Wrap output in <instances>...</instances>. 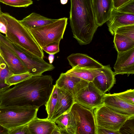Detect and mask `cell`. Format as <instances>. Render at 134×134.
<instances>
[{
    "label": "cell",
    "mask_w": 134,
    "mask_h": 134,
    "mask_svg": "<svg viewBox=\"0 0 134 134\" xmlns=\"http://www.w3.org/2000/svg\"><path fill=\"white\" fill-rule=\"evenodd\" d=\"M50 75L33 76L15 85L0 95V107L26 106L39 108L45 105L54 85Z\"/></svg>",
    "instance_id": "cell-1"
},
{
    "label": "cell",
    "mask_w": 134,
    "mask_h": 134,
    "mask_svg": "<svg viewBox=\"0 0 134 134\" xmlns=\"http://www.w3.org/2000/svg\"><path fill=\"white\" fill-rule=\"evenodd\" d=\"M70 23L73 37L80 45L91 42L99 26L93 11L92 0H70Z\"/></svg>",
    "instance_id": "cell-2"
},
{
    "label": "cell",
    "mask_w": 134,
    "mask_h": 134,
    "mask_svg": "<svg viewBox=\"0 0 134 134\" xmlns=\"http://www.w3.org/2000/svg\"><path fill=\"white\" fill-rule=\"evenodd\" d=\"M1 14L7 22V38L29 55L43 59V50L19 20L8 13L2 12Z\"/></svg>",
    "instance_id": "cell-3"
},
{
    "label": "cell",
    "mask_w": 134,
    "mask_h": 134,
    "mask_svg": "<svg viewBox=\"0 0 134 134\" xmlns=\"http://www.w3.org/2000/svg\"><path fill=\"white\" fill-rule=\"evenodd\" d=\"M39 108L18 105L0 107V124L9 131L27 124L37 116Z\"/></svg>",
    "instance_id": "cell-4"
},
{
    "label": "cell",
    "mask_w": 134,
    "mask_h": 134,
    "mask_svg": "<svg viewBox=\"0 0 134 134\" xmlns=\"http://www.w3.org/2000/svg\"><path fill=\"white\" fill-rule=\"evenodd\" d=\"M68 19H58L52 23L35 28L27 29L39 46L42 48L50 43L60 42L63 39Z\"/></svg>",
    "instance_id": "cell-5"
},
{
    "label": "cell",
    "mask_w": 134,
    "mask_h": 134,
    "mask_svg": "<svg viewBox=\"0 0 134 134\" xmlns=\"http://www.w3.org/2000/svg\"><path fill=\"white\" fill-rule=\"evenodd\" d=\"M93 112L97 127L116 131H119L126 121L134 116L119 113L103 105Z\"/></svg>",
    "instance_id": "cell-6"
},
{
    "label": "cell",
    "mask_w": 134,
    "mask_h": 134,
    "mask_svg": "<svg viewBox=\"0 0 134 134\" xmlns=\"http://www.w3.org/2000/svg\"><path fill=\"white\" fill-rule=\"evenodd\" d=\"M75 123L76 134H96L93 110L75 102L70 110Z\"/></svg>",
    "instance_id": "cell-7"
},
{
    "label": "cell",
    "mask_w": 134,
    "mask_h": 134,
    "mask_svg": "<svg viewBox=\"0 0 134 134\" xmlns=\"http://www.w3.org/2000/svg\"><path fill=\"white\" fill-rule=\"evenodd\" d=\"M104 94L90 82L77 93L74 100L85 108L93 110L103 105Z\"/></svg>",
    "instance_id": "cell-8"
},
{
    "label": "cell",
    "mask_w": 134,
    "mask_h": 134,
    "mask_svg": "<svg viewBox=\"0 0 134 134\" xmlns=\"http://www.w3.org/2000/svg\"><path fill=\"white\" fill-rule=\"evenodd\" d=\"M114 35V46L117 52L126 51L134 47V25L117 28Z\"/></svg>",
    "instance_id": "cell-9"
},
{
    "label": "cell",
    "mask_w": 134,
    "mask_h": 134,
    "mask_svg": "<svg viewBox=\"0 0 134 134\" xmlns=\"http://www.w3.org/2000/svg\"><path fill=\"white\" fill-rule=\"evenodd\" d=\"M89 83L78 77L62 73L55 85L58 88L69 93L74 98L77 93L86 86Z\"/></svg>",
    "instance_id": "cell-10"
},
{
    "label": "cell",
    "mask_w": 134,
    "mask_h": 134,
    "mask_svg": "<svg viewBox=\"0 0 134 134\" xmlns=\"http://www.w3.org/2000/svg\"><path fill=\"white\" fill-rule=\"evenodd\" d=\"M116 75L134 74V47L126 51L118 52L114 66Z\"/></svg>",
    "instance_id": "cell-11"
},
{
    "label": "cell",
    "mask_w": 134,
    "mask_h": 134,
    "mask_svg": "<svg viewBox=\"0 0 134 134\" xmlns=\"http://www.w3.org/2000/svg\"><path fill=\"white\" fill-rule=\"evenodd\" d=\"M103 105L119 113L134 116V104L125 102L116 93L104 94Z\"/></svg>",
    "instance_id": "cell-12"
},
{
    "label": "cell",
    "mask_w": 134,
    "mask_h": 134,
    "mask_svg": "<svg viewBox=\"0 0 134 134\" xmlns=\"http://www.w3.org/2000/svg\"><path fill=\"white\" fill-rule=\"evenodd\" d=\"M115 75L110 65H103L92 82L100 91L105 94L115 84Z\"/></svg>",
    "instance_id": "cell-13"
},
{
    "label": "cell",
    "mask_w": 134,
    "mask_h": 134,
    "mask_svg": "<svg viewBox=\"0 0 134 134\" xmlns=\"http://www.w3.org/2000/svg\"><path fill=\"white\" fill-rule=\"evenodd\" d=\"M0 52L9 70L13 74H19L29 72L21 60L1 42Z\"/></svg>",
    "instance_id": "cell-14"
},
{
    "label": "cell",
    "mask_w": 134,
    "mask_h": 134,
    "mask_svg": "<svg viewBox=\"0 0 134 134\" xmlns=\"http://www.w3.org/2000/svg\"><path fill=\"white\" fill-rule=\"evenodd\" d=\"M96 21L99 26L109 19L114 8L113 0H92Z\"/></svg>",
    "instance_id": "cell-15"
},
{
    "label": "cell",
    "mask_w": 134,
    "mask_h": 134,
    "mask_svg": "<svg viewBox=\"0 0 134 134\" xmlns=\"http://www.w3.org/2000/svg\"><path fill=\"white\" fill-rule=\"evenodd\" d=\"M30 134H59L60 131L55 123L47 118L44 119L37 116L28 124Z\"/></svg>",
    "instance_id": "cell-16"
},
{
    "label": "cell",
    "mask_w": 134,
    "mask_h": 134,
    "mask_svg": "<svg viewBox=\"0 0 134 134\" xmlns=\"http://www.w3.org/2000/svg\"><path fill=\"white\" fill-rule=\"evenodd\" d=\"M107 24L109 31L113 35L117 28L134 25V14L120 12L114 8L109 19L107 21Z\"/></svg>",
    "instance_id": "cell-17"
},
{
    "label": "cell",
    "mask_w": 134,
    "mask_h": 134,
    "mask_svg": "<svg viewBox=\"0 0 134 134\" xmlns=\"http://www.w3.org/2000/svg\"><path fill=\"white\" fill-rule=\"evenodd\" d=\"M69 64L72 68H78L98 69L103 65L88 55L82 53H72L67 58Z\"/></svg>",
    "instance_id": "cell-18"
},
{
    "label": "cell",
    "mask_w": 134,
    "mask_h": 134,
    "mask_svg": "<svg viewBox=\"0 0 134 134\" xmlns=\"http://www.w3.org/2000/svg\"><path fill=\"white\" fill-rule=\"evenodd\" d=\"M75 102L74 98L71 94L64 90L59 88L57 105L50 120L55 123L56 119L59 116L70 110Z\"/></svg>",
    "instance_id": "cell-19"
},
{
    "label": "cell",
    "mask_w": 134,
    "mask_h": 134,
    "mask_svg": "<svg viewBox=\"0 0 134 134\" xmlns=\"http://www.w3.org/2000/svg\"><path fill=\"white\" fill-rule=\"evenodd\" d=\"M55 123L57 124L60 134H76V125L70 110L59 116Z\"/></svg>",
    "instance_id": "cell-20"
},
{
    "label": "cell",
    "mask_w": 134,
    "mask_h": 134,
    "mask_svg": "<svg viewBox=\"0 0 134 134\" xmlns=\"http://www.w3.org/2000/svg\"><path fill=\"white\" fill-rule=\"evenodd\" d=\"M57 20L48 18L33 12L19 21L25 27L29 29L39 27L52 23Z\"/></svg>",
    "instance_id": "cell-21"
},
{
    "label": "cell",
    "mask_w": 134,
    "mask_h": 134,
    "mask_svg": "<svg viewBox=\"0 0 134 134\" xmlns=\"http://www.w3.org/2000/svg\"><path fill=\"white\" fill-rule=\"evenodd\" d=\"M100 69H88L75 67L68 70L65 73L89 82L93 81Z\"/></svg>",
    "instance_id": "cell-22"
},
{
    "label": "cell",
    "mask_w": 134,
    "mask_h": 134,
    "mask_svg": "<svg viewBox=\"0 0 134 134\" xmlns=\"http://www.w3.org/2000/svg\"><path fill=\"white\" fill-rule=\"evenodd\" d=\"M13 74L9 70L7 65L0 55V95L10 88L11 86L5 83V80L7 77Z\"/></svg>",
    "instance_id": "cell-23"
},
{
    "label": "cell",
    "mask_w": 134,
    "mask_h": 134,
    "mask_svg": "<svg viewBox=\"0 0 134 134\" xmlns=\"http://www.w3.org/2000/svg\"><path fill=\"white\" fill-rule=\"evenodd\" d=\"M59 88L55 85L45 105L48 114L47 118L51 120L55 110L58 101Z\"/></svg>",
    "instance_id": "cell-24"
},
{
    "label": "cell",
    "mask_w": 134,
    "mask_h": 134,
    "mask_svg": "<svg viewBox=\"0 0 134 134\" xmlns=\"http://www.w3.org/2000/svg\"><path fill=\"white\" fill-rule=\"evenodd\" d=\"M33 76L29 72L17 74H13L6 78L5 82L10 86L15 85Z\"/></svg>",
    "instance_id": "cell-25"
},
{
    "label": "cell",
    "mask_w": 134,
    "mask_h": 134,
    "mask_svg": "<svg viewBox=\"0 0 134 134\" xmlns=\"http://www.w3.org/2000/svg\"><path fill=\"white\" fill-rule=\"evenodd\" d=\"M0 2L14 7H27L33 4L32 0H0Z\"/></svg>",
    "instance_id": "cell-26"
},
{
    "label": "cell",
    "mask_w": 134,
    "mask_h": 134,
    "mask_svg": "<svg viewBox=\"0 0 134 134\" xmlns=\"http://www.w3.org/2000/svg\"><path fill=\"white\" fill-rule=\"evenodd\" d=\"M134 116L130 118L126 121L119 130L120 134H134Z\"/></svg>",
    "instance_id": "cell-27"
},
{
    "label": "cell",
    "mask_w": 134,
    "mask_h": 134,
    "mask_svg": "<svg viewBox=\"0 0 134 134\" xmlns=\"http://www.w3.org/2000/svg\"><path fill=\"white\" fill-rule=\"evenodd\" d=\"M120 98L125 102L134 104V90L130 89L121 93H116Z\"/></svg>",
    "instance_id": "cell-28"
},
{
    "label": "cell",
    "mask_w": 134,
    "mask_h": 134,
    "mask_svg": "<svg viewBox=\"0 0 134 134\" xmlns=\"http://www.w3.org/2000/svg\"><path fill=\"white\" fill-rule=\"evenodd\" d=\"M116 9L120 12L134 14V0H130Z\"/></svg>",
    "instance_id": "cell-29"
},
{
    "label": "cell",
    "mask_w": 134,
    "mask_h": 134,
    "mask_svg": "<svg viewBox=\"0 0 134 134\" xmlns=\"http://www.w3.org/2000/svg\"><path fill=\"white\" fill-rule=\"evenodd\" d=\"M60 42H55L50 43L43 47L42 49L49 54L54 55L59 51Z\"/></svg>",
    "instance_id": "cell-30"
},
{
    "label": "cell",
    "mask_w": 134,
    "mask_h": 134,
    "mask_svg": "<svg viewBox=\"0 0 134 134\" xmlns=\"http://www.w3.org/2000/svg\"><path fill=\"white\" fill-rule=\"evenodd\" d=\"M30 134L28 124L18 127L10 130L8 134Z\"/></svg>",
    "instance_id": "cell-31"
},
{
    "label": "cell",
    "mask_w": 134,
    "mask_h": 134,
    "mask_svg": "<svg viewBox=\"0 0 134 134\" xmlns=\"http://www.w3.org/2000/svg\"><path fill=\"white\" fill-rule=\"evenodd\" d=\"M1 13L0 14V32L6 34L7 31V22Z\"/></svg>",
    "instance_id": "cell-32"
},
{
    "label": "cell",
    "mask_w": 134,
    "mask_h": 134,
    "mask_svg": "<svg viewBox=\"0 0 134 134\" xmlns=\"http://www.w3.org/2000/svg\"><path fill=\"white\" fill-rule=\"evenodd\" d=\"M120 134L119 131H114L107 129L97 127L96 134Z\"/></svg>",
    "instance_id": "cell-33"
},
{
    "label": "cell",
    "mask_w": 134,
    "mask_h": 134,
    "mask_svg": "<svg viewBox=\"0 0 134 134\" xmlns=\"http://www.w3.org/2000/svg\"><path fill=\"white\" fill-rule=\"evenodd\" d=\"M114 8H117L130 0H113Z\"/></svg>",
    "instance_id": "cell-34"
},
{
    "label": "cell",
    "mask_w": 134,
    "mask_h": 134,
    "mask_svg": "<svg viewBox=\"0 0 134 134\" xmlns=\"http://www.w3.org/2000/svg\"><path fill=\"white\" fill-rule=\"evenodd\" d=\"M9 130L0 124V134H8Z\"/></svg>",
    "instance_id": "cell-35"
},
{
    "label": "cell",
    "mask_w": 134,
    "mask_h": 134,
    "mask_svg": "<svg viewBox=\"0 0 134 134\" xmlns=\"http://www.w3.org/2000/svg\"><path fill=\"white\" fill-rule=\"evenodd\" d=\"M54 55L49 54L48 57V59L50 64H52L54 59Z\"/></svg>",
    "instance_id": "cell-36"
},
{
    "label": "cell",
    "mask_w": 134,
    "mask_h": 134,
    "mask_svg": "<svg viewBox=\"0 0 134 134\" xmlns=\"http://www.w3.org/2000/svg\"><path fill=\"white\" fill-rule=\"evenodd\" d=\"M68 0H60L61 3L62 4H65L67 3Z\"/></svg>",
    "instance_id": "cell-37"
},
{
    "label": "cell",
    "mask_w": 134,
    "mask_h": 134,
    "mask_svg": "<svg viewBox=\"0 0 134 134\" xmlns=\"http://www.w3.org/2000/svg\"><path fill=\"white\" fill-rule=\"evenodd\" d=\"M2 13V12L1 11V7H0V14H1Z\"/></svg>",
    "instance_id": "cell-38"
},
{
    "label": "cell",
    "mask_w": 134,
    "mask_h": 134,
    "mask_svg": "<svg viewBox=\"0 0 134 134\" xmlns=\"http://www.w3.org/2000/svg\"><path fill=\"white\" fill-rule=\"evenodd\" d=\"M37 0V1H39L40 0Z\"/></svg>",
    "instance_id": "cell-39"
},
{
    "label": "cell",
    "mask_w": 134,
    "mask_h": 134,
    "mask_svg": "<svg viewBox=\"0 0 134 134\" xmlns=\"http://www.w3.org/2000/svg\"><path fill=\"white\" fill-rule=\"evenodd\" d=\"M0 55H1V53H0Z\"/></svg>",
    "instance_id": "cell-40"
},
{
    "label": "cell",
    "mask_w": 134,
    "mask_h": 134,
    "mask_svg": "<svg viewBox=\"0 0 134 134\" xmlns=\"http://www.w3.org/2000/svg\"></svg>",
    "instance_id": "cell-41"
}]
</instances>
